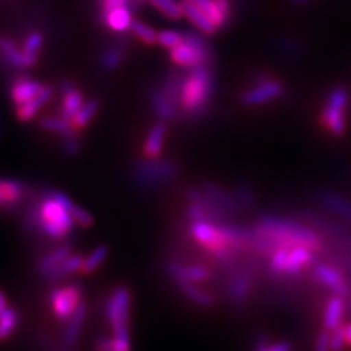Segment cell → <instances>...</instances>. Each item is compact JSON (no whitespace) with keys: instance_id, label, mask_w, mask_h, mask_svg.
I'll return each instance as SVG.
<instances>
[{"instance_id":"obj_28","label":"cell","mask_w":351,"mask_h":351,"mask_svg":"<svg viewBox=\"0 0 351 351\" xmlns=\"http://www.w3.org/2000/svg\"><path fill=\"white\" fill-rule=\"evenodd\" d=\"M40 125L43 129H46L51 134H56L62 138H68L75 135V128L69 120H66L64 117H43L40 120Z\"/></svg>"},{"instance_id":"obj_12","label":"cell","mask_w":351,"mask_h":351,"mask_svg":"<svg viewBox=\"0 0 351 351\" xmlns=\"http://www.w3.org/2000/svg\"><path fill=\"white\" fill-rule=\"evenodd\" d=\"M315 254L312 249L309 247H291L289 250V258L287 263H285V269H284V276L289 277H295L307 267L311 265L315 259Z\"/></svg>"},{"instance_id":"obj_9","label":"cell","mask_w":351,"mask_h":351,"mask_svg":"<svg viewBox=\"0 0 351 351\" xmlns=\"http://www.w3.org/2000/svg\"><path fill=\"white\" fill-rule=\"evenodd\" d=\"M254 88H250L243 95H241V101L246 106H256L262 103H268L281 97L284 88L282 85L271 78H262L258 81Z\"/></svg>"},{"instance_id":"obj_24","label":"cell","mask_w":351,"mask_h":351,"mask_svg":"<svg viewBox=\"0 0 351 351\" xmlns=\"http://www.w3.org/2000/svg\"><path fill=\"white\" fill-rule=\"evenodd\" d=\"M130 332L113 334V337H101L94 344V351H130Z\"/></svg>"},{"instance_id":"obj_13","label":"cell","mask_w":351,"mask_h":351,"mask_svg":"<svg viewBox=\"0 0 351 351\" xmlns=\"http://www.w3.org/2000/svg\"><path fill=\"white\" fill-rule=\"evenodd\" d=\"M201 189L211 197V199L219 206L227 214H239L241 211V206L237 202L234 195H230L228 192H226L223 188H219L218 184L211 183V182H205Z\"/></svg>"},{"instance_id":"obj_40","label":"cell","mask_w":351,"mask_h":351,"mask_svg":"<svg viewBox=\"0 0 351 351\" xmlns=\"http://www.w3.org/2000/svg\"><path fill=\"white\" fill-rule=\"evenodd\" d=\"M183 40H184V37L180 34V32L171 31V29L161 31L157 36V41L161 44L162 47H167V49H174L176 46H179Z\"/></svg>"},{"instance_id":"obj_22","label":"cell","mask_w":351,"mask_h":351,"mask_svg":"<svg viewBox=\"0 0 351 351\" xmlns=\"http://www.w3.org/2000/svg\"><path fill=\"white\" fill-rule=\"evenodd\" d=\"M25 186L18 180H2V206L3 210H14L24 199Z\"/></svg>"},{"instance_id":"obj_5","label":"cell","mask_w":351,"mask_h":351,"mask_svg":"<svg viewBox=\"0 0 351 351\" xmlns=\"http://www.w3.org/2000/svg\"><path fill=\"white\" fill-rule=\"evenodd\" d=\"M350 101L348 91L343 86H337L328 94L326 103L321 113V125L331 132L335 136H341L346 134L347 120L346 110Z\"/></svg>"},{"instance_id":"obj_36","label":"cell","mask_w":351,"mask_h":351,"mask_svg":"<svg viewBox=\"0 0 351 351\" xmlns=\"http://www.w3.org/2000/svg\"><path fill=\"white\" fill-rule=\"evenodd\" d=\"M191 2L195 3L199 9H202L204 12L213 19L217 27H221L223 24H226L227 18L221 14V10L218 9L215 0H191Z\"/></svg>"},{"instance_id":"obj_14","label":"cell","mask_w":351,"mask_h":351,"mask_svg":"<svg viewBox=\"0 0 351 351\" xmlns=\"http://www.w3.org/2000/svg\"><path fill=\"white\" fill-rule=\"evenodd\" d=\"M85 319H86V303L81 302L80 306L76 307L73 315L69 317L68 324H66V328L63 331V344L64 346L73 347L76 343H78Z\"/></svg>"},{"instance_id":"obj_42","label":"cell","mask_w":351,"mask_h":351,"mask_svg":"<svg viewBox=\"0 0 351 351\" xmlns=\"http://www.w3.org/2000/svg\"><path fill=\"white\" fill-rule=\"evenodd\" d=\"M255 351H293V347L287 341H280L271 344L267 338H258L255 344Z\"/></svg>"},{"instance_id":"obj_49","label":"cell","mask_w":351,"mask_h":351,"mask_svg":"<svg viewBox=\"0 0 351 351\" xmlns=\"http://www.w3.org/2000/svg\"><path fill=\"white\" fill-rule=\"evenodd\" d=\"M344 329H346V338H347V344L351 346V324H347L344 325Z\"/></svg>"},{"instance_id":"obj_17","label":"cell","mask_w":351,"mask_h":351,"mask_svg":"<svg viewBox=\"0 0 351 351\" xmlns=\"http://www.w3.org/2000/svg\"><path fill=\"white\" fill-rule=\"evenodd\" d=\"M53 95V90L49 86H44L43 91L32 98V100L16 106V117L21 120V122H29V120L34 119L37 113L40 112V108L46 104Z\"/></svg>"},{"instance_id":"obj_25","label":"cell","mask_w":351,"mask_h":351,"mask_svg":"<svg viewBox=\"0 0 351 351\" xmlns=\"http://www.w3.org/2000/svg\"><path fill=\"white\" fill-rule=\"evenodd\" d=\"M178 285L186 298H188L191 302H193L195 304L201 306V307H213L214 306L213 295L210 293H206L205 290L199 289V285H196V282L182 281V282H178Z\"/></svg>"},{"instance_id":"obj_16","label":"cell","mask_w":351,"mask_h":351,"mask_svg":"<svg viewBox=\"0 0 351 351\" xmlns=\"http://www.w3.org/2000/svg\"><path fill=\"white\" fill-rule=\"evenodd\" d=\"M62 93L64 94V97H63V101H62L60 116L71 122L73 116L78 113L81 107L84 106V98H82V94L78 90H75L71 82H64L62 85Z\"/></svg>"},{"instance_id":"obj_20","label":"cell","mask_w":351,"mask_h":351,"mask_svg":"<svg viewBox=\"0 0 351 351\" xmlns=\"http://www.w3.org/2000/svg\"><path fill=\"white\" fill-rule=\"evenodd\" d=\"M182 9H183V15L188 16L197 28H199L202 32H205V34H213L215 31L217 25L214 24L213 19L208 16L202 9H199L195 3H192L191 0H183Z\"/></svg>"},{"instance_id":"obj_45","label":"cell","mask_w":351,"mask_h":351,"mask_svg":"<svg viewBox=\"0 0 351 351\" xmlns=\"http://www.w3.org/2000/svg\"><path fill=\"white\" fill-rule=\"evenodd\" d=\"M313 351H331V331H328V329L324 328L322 331L317 334Z\"/></svg>"},{"instance_id":"obj_4","label":"cell","mask_w":351,"mask_h":351,"mask_svg":"<svg viewBox=\"0 0 351 351\" xmlns=\"http://www.w3.org/2000/svg\"><path fill=\"white\" fill-rule=\"evenodd\" d=\"M179 166L173 160L145 158L135 164L132 179L141 188H154L178 178Z\"/></svg>"},{"instance_id":"obj_15","label":"cell","mask_w":351,"mask_h":351,"mask_svg":"<svg viewBox=\"0 0 351 351\" xmlns=\"http://www.w3.org/2000/svg\"><path fill=\"white\" fill-rule=\"evenodd\" d=\"M166 134L167 129L164 123H157L151 128L145 138L144 148H142L145 158H160L164 147V141H166Z\"/></svg>"},{"instance_id":"obj_6","label":"cell","mask_w":351,"mask_h":351,"mask_svg":"<svg viewBox=\"0 0 351 351\" xmlns=\"http://www.w3.org/2000/svg\"><path fill=\"white\" fill-rule=\"evenodd\" d=\"M132 294L126 285H119L106 300V317L113 334L129 332Z\"/></svg>"},{"instance_id":"obj_35","label":"cell","mask_w":351,"mask_h":351,"mask_svg":"<svg viewBox=\"0 0 351 351\" xmlns=\"http://www.w3.org/2000/svg\"><path fill=\"white\" fill-rule=\"evenodd\" d=\"M43 37L40 32H32L28 36L24 44V58H25V66H32L37 60V54L41 49Z\"/></svg>"},{"instance_id":"obj_33","label":"cell","mask_w":351,"mask_h":351,"mask_svg":"<svg viewBox=\"0 0 351 351\" xmlns=\"http://www.w3.org/2000/svg\"><path fill=\"white\" fill-rule=\"evenodd\" d=\"M0 53L3 54V58L12 63L14 66H25V58L24 51H19L15 44L8 38H0Z\"/></svg>"},{"instance_id":"obj_41","label":"cell","mask_w":351,"mask_h":351,"mask_svg":"<svg viewBox=\"0 0 351 351\" xmlns=\"http://www.w3.org/2000/svg\"><path fill=\"white\" fill-rule=\"evenodd\" d=\"M71 214L73 217V221L75 224H78L82 228H90L94 226V218L93 215L88 213L84 208L78 206V205H73V208L71 210Z\"/></svg>"},{"instance_id":"obj_39","label":"cell","mask_w":351,"mask_h":351,"mask_svg":"<svg viewBox=\"0 0 351 351\" xmlns=\"http://www.w3.org/2000/svg\"><path fill=\"white\" fill-rule=\"evenodd\" d=\"M236 199L241 208H252L255 204V193L247 184H239L234 189Z\"/></svg>"},{"instance_id":"obj_47","label":"cell","mask_w":351,"mask_h":351,"mask_svg":"<svg viewBox=\"0 0 351 351\" xmlns=\"http://www.w3.org/2000/svg\"><path fill=\"white\" fill-rule=\"evenodd\" d=\"M126 0H104V8L106 10H112L120 6H125Z\"/></svg>"},{"instance_id":"obj_38","label":"cell","mask_w":351,"mask_h":351,"mask_svg":"<svg viewBox=\"0 0 351 351\" xmlns=\"http://www.w3.org/2000/svg\"><path fill=\"white\" fill-rule=\"evenodd\" d=\"M130 28H132V31H134V34L139 40H142V41L147 43V44H152V43L157 41V36H158L157 32L154 31L152 28H149L148 25L142 24V22H132Z\"/></svg>"},{"instance_id":"obj_37","label":"cell","mask_w":351,"mask_h":351,"mask_svg":"<svg viewBox=\"0 0 351 351\" xmlns=\"http://www.w3.org/2000/svg\"><path fill=\"white\" fill-rule=\"evenodd\" d=\"M149 2L156 6L160 12H162L169 18H180L183 15L182 3H178L176 0H149Z\"/></svg>"},{"instance_id":"obj_26","label":"cell","mask_w":351,"mask_h":351,"mask_svg":"<svg viewBox=\"0 0 351 351\" xmlns=\"http://www.w3.org/2000/svg\"><path fill=\"white\" fill-rule=\"evenodd\" d=\"M321 202L329 208V210L335 211L337 214H339L344 218L351 219V201H348L347 197L338 195L335 192H321L319 195Z\"/></svg>"},{"instance_id":"obj_2","label":"cell","mask_w":351,"mask_h":351,"mask_svg":"<svg viewBox=\"0 0 351 351\" xmlns=\"http://www.w3.org/2000/svg\"><path fill=\"white\" fill-rule=\"evenodd\" d=\"M36 210L38 230L47 237L59 240L72 232L75 221L71 210L50 193L36 206Z\"/></svg>"},{"instance_id":"obj_18","label":"cell","mask_w":351,"mask_h":351,"mask_svg":"<svg viewBox=\"0 0 351 351\" xmlns=\"http://www.w3.org/2000/svg\"><path fill=\"white\" fill-rule=\"evenodd\" d=\"M73 254L72 247L69 245H62L54 247L51 252H49L47 255H44L38 262H37V272L43 277H47L49 274L59 267L60 263Z\"/></svg>"},{"instance_id":"obj_8","label":"cell","mask_w":351,"mask_h":351,"mask_svg":"<svg viewBox=\"0 0 351 351\" xmlns=\"http://www.w3.org/2000/svg\"><path fill=\"white\" fill-rule=\"evenodd\" d=\"M208 56V50L205 44L199 37L195 34H189L184 40L171 49V59L174 63L180 66H188V68H196L201 66Z\"/></svg>"},{"instance_id":"obj_43","label":"cell","mask_w":351,"mask_h":351,"mask_svg":"<svg viewBox=\"0 0 351 351\" xmlns=\"http://www.w3.org/2000/svg\"><path fill=\"white\" fill-rule=\"evenodd\" d=\"M347 344L344 325H339L331 331V351H343Z\"/></svg>"},{"instance_id":"obj_10","label":"cell","mask_w":351,"mask_h":351,"mask_svg":"<svg viewBox=\"0 0 351 351\" xmlns=\"http://www.w3.org/2000/svg\"><path fill=\"white\" fill-rule=\"evenodd\" d=\"M167 272L176 282L189 281V282H202L211 277L210 269L202 265H193V263H183L179 261H170L167 263Z\"/></svg>"},{"instance_id":"obj_30","label":"cell","mask_w":351,"mask_h":351,"mask_svg":"<svg viewBox=\"0 0 351 351\" xmlns=\"http://www.w3.org/2000/svg\"><path fill=\"white\" fill-rule=\"evenodd\" d=\"M108 246L106 245H100L97 246L90 255L84 258V265H82V274L84 276H90L94 271H97V268L101 265V263L106 262V259L108 258Z\"/></svg>"},{"instance_id":"obj_27","label":"cell","mask_w":351,"mask_h":351,"mask_svg":"<svg viewBox=\"0 0 351 351\" xmlns=\"http://www.w3.org/2000/svg\"><path fill=\"white\" fill-rule=\"evenodd\" d=\"M252 278L246 272H239L237 276L228 282V295L233 302H245L250 293Z\"/></svg>"},{"instance_id":"obj_32","label":"cell","mask_w":351,"mask_h":351,"mask_svg":"<svg viewBox=\"0 0 351 351\" xmlns=\"http://www.w3.org/2000/svg\"><path fill=\"white\" fill-rule=\"evenodd\" d=\"M152 104H154V108H156L157 114L162 120H171L174 117V114H176L174 103L170 100V98L166 95V93H164V91L154 93Z\"/></svg>"},{"instance_id":"obj_3","label":"cell","mask_w":351,"mask_h":351,"mask_svg":"<svg viewBox=\"0 0 351 351\" xmlns=\"http://www.w3.org/2000/svg\"><path fill=\"white\" fill-rule=\"evenodd\" d=\"M211 95V76L204 66H196L180 88V104L186 113L197 114Z\"/></svg>"},{"instance_id":"obj_44","label":"cell","mask_w":351,"mask_h":351,"mask_svg":"<svg viewBox=\"0 0 351 351\" xmlns=\"http://www.w3.org/2000/svg\"><path fill=\"white\" fill-rule=\"evenodd\" d=\"M63 151L68 157H76L81 152V142L75 135L63 138Z\"/></svg>"},{"instance_id":"obj_31","label":"cell","mask_w":351,"mask_h":351,"mask_svg":"<svg viewBox=\"0 0 351 351\" xmlns=\"http://www.w3.org/2000/svg\"><path fill=\"white\" fill-rule=\"evenodd\" d=\"M19 324V313L14 307H8L0 313V341H5L8 337L12 335Z\"/></svg>"},{"instance_id":"obj_52","label":"cell","mask_w":351,"mask_h":351,"mask_svg":"<svg viewBox=\"0 0 351 351\" xmlns=\"http://www.w3.org/2000/svg\"><path fill=\"white\" fill-rule=\"evenodd\" d=\"M300 2H304V0H300Z\"/></svg>"},{"instance_id":"obj_34","label":"cell","mask_w":351,"mask_h":351,"mask_svg":"<svg viewBox=\"0 0 351 351\" xmlns=\"http://www.w3.org/2000/svg\"><path fill=\"white\" fill-rule=\"evenodd\" d=\"M97 107H98L97 101H86V103H84V106L81 107L80 112L76 113L73 116V119L71 120V123L75 128V130L84 129L88 123L91 122L93 117L97 113Z\"/></svg>"},{"instance_id":"obj_7","label":"cell","mask_w":351,"mask_h":351,"mask_svg":"<svg viewBox=\"0 0 351 351\" xmlns=\"http://www.w3.org/2000/svg\"><path fill=\"white\" fill-rule=\"evenodd\" d=\"M82 302V285L78 282L66 284L53 289L50 293V304L54 316L62 322H68L69 317Z\"/></svg>"},{"instance_id":"obj_50","label":"cell","mask_w":351,"mask_h":351,"mask_svg":"<svg viewBox=\"0 0 351 351\" xmlns=\"http://www.w3.org/2000/svg\"><path fill=\"white\" fill-rule=\"evenodd\" d=\"M53 351H73V350H72V347L64 346V348H54Z\"/></svg>"},{"instance_id":"obj_29","label":"cell","mask_w":351,"mask_h":351,"mask_svg":"<svg viewBox=\"0 0 351 351\" xmlns=\"http://www.w3.org/2000/svg\"><path fill=\"white\" fill-rule=\"evenodd\" d=\"M106 21H107V25L114 31H125L132 25L130 12L125 6L107 10Z\"/></svg>"},{"instance_id":"obj_1","label":"cell","mask_w":351,"mask_h":351,"mask_svg":"<svg viewBox=\"0 0 351 351\" xmlns=\"http://www.w3.org/2000/svg\"><path fill=\"white\" fill-rule=\"evenodd\" d=\"M256 237H261L263 245L277 247H309L313 252L324 249V241L313 230L290 218L277 215H262L254 230Z\"/></svg>"},{"instance_id":"obj_23","label":"cell","mask_w":351,"mask_h":351,"mask_svg":"<svg viewBox=\"0 0 351 351\" xmlns=\"http://www.w3.org/2000/svg\"><path fill=\"white\" fill-rule=\"evenodd\" d=\"M82 265H84V256H81L78 254H72L71 256L66 258L59 267L54 268L46 278L49 281L66 280V278H69L71 276H73V274L81 272Z\"/></svg>"},{"instance_id":"obj_46","label":"cell","mask_w":351,"mask_h":351,"mask_svg":"<svg viewBox=\"0 0 351 351\" xmlns=\"http://www.w3.org/2000/svg\"><path fill=\"white\" fill-rule=\"evenodd\" d=\"M120 60H122V53H120V50L117 49H112L104 54L103 63L107 66V68H116V66L120 63Z\"/></svg>"},{"instance_id":"obj_48","label":"cell","mask_w":351,"mask_h":351,"mask_svg":"<svg viewBox=\"0 0 351 351\" xmlns=\"http://www.w3.org/2000/svg\"><path fill=\"white\" fill-rule=\"evenodd\" d=\"M8 299H6V295H5V293L0 290V313H2L5 309H8Z\"/></svg>"},{"instance_id":"obj_51","label":"cell","mask_w":351,"mask_h":351,"mask_svg":"<svg viewBox=\"0 0 351 351\" xmlns=\"http://www.w3.org/2000/svg\"><path fill=\"white\" fill-rule=\"evenodd\" d=\"M2 180H0V206H2Z\"/></svg>"},{"instance_id":"obj_19","label":"cell","mask_w":351,"mask_h":351,"mask_svg":"<svg viewBox=\"0 0 351 351\" xmlns=\"http://www.w3.org/2000/svg\"><path fill=\"white\" fill-rule=\"evenodd\" d=\"M344 311L346 304L343 300V295H332V298L328 300L324 311V328L328 329V331H332V329L341 325Z\"/></svg>"},{"instance_id":"obj_21","label":"cell","mask_w":351,"mask_h":351,"mask_svg":"<svg viewBox=\"0 0 351 351\" xmlns=\"http://www.w3.org/2000/svg\"><path fill=\"white\" fill-rule=\"evenodd\" d=\"M43 85L37 81H31L27 78H22L16 81L12 86V91H10V95H12V100L16 106L24 104L32 98L37 97L43 91Z\"/></svg>"},{"instance_id":"obj_11","label":"cell","mask_w":351,"mask_h":351,"mask_svg":"<svg viewBox=\"0 0 351 351\" xmlns=\"http://www.w3.org/2000/svg\"><path fill=\"white\" fill-rule=\"evenodd\" d=\"M315 277L319 281L322 285H325L326 289L331 290L334 294L338 295H347L350 289L341 276V272L337 271L335 268L329 267V265H317L315 268Z\"/></svg>"}]
</instances>
